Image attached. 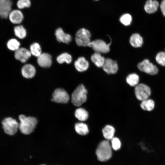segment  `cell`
<instances>
[{"mask_svg":"<svg viewBox=\"0 0 165 165\" xmlns=\"http://www.w3.org/2000/svg\"><path fill=\"white\" fill-rule=\"evenodd\" d=\"M19 119L20 121L19 128L22 133L29 134L33 131L37 123L36 118L20 115L19 116Z\"/></svg>","mask_w":165,"mask_h":165,"instance_id":"cell-1","label":"cell"},{"mask_svg":"<svg viewBox=\"0 0 165 165\" xmlns=\"http://www.w3.org/2000/svg\"><path fill=\"white\" fill-rule=\"evenodd\" d=\"M98 160L102 162L109 160L112 157V147L108 140L101 141L99 144L96 151Z\"/></svg>","mask_w":165,"mask_h":165,"instance_id":"cell-2","label":"cell"},{"mask_svg":"<svg viewBox=\"0 0 165 165\" xmlns=\"http://www.w3.org/2000/svg\"><path fill=\"white\" fill-rule=\"evenodd\" d=\"M87 91L82 84L79 85L72 94L71 101L74 105L79 106L85 102Z\"/></svg>","mask_w":165,"mask_h":165,"instance_id":"cell-3","label":"cell"},{"mask_svg":"<svg viewBox=\"0 0 165 165\" xmlns=\"http://www.w3.org/2000/svg\"><path fill=\"white\" fill-rule=\"evenodd\" d=\"M91 34L87 29L82 28L76 33L75 41L77 44L79 46H89L91 42Z\"/></svg>","mask_w":165,"mask_h":165,"instance_id":"cell-4","label":"cell"},{"mask_svg":"<svg viewBox=\"0 0 165 165\" xmlns=\"http://www.w3.org/2000/svg\"><path fill=\"white\" fill-rule=\"evenodd\" d=\"M2 127L6 134L13 135L17 132L19 123L15 119L11 117L4 119L2 122Z\"/></svg>","mask_w":165,"mask_h":165,"instance_id":"cell-5","label":"cell"},{"mask_svg":"<svg viewBox=\"0 0 165 165\" xmlns=\"http://www.w3.org/2000/svg\"><path fill=\"white\" fill-rule=\"evenodd\" d=\"M134 92L137 98L141 101L148 99L151 93L150 88L143 83L139 84L136 85Z\"/></svg>","mask_w":165,"mask_h":165,"instance_id":"cell-6","label":"cell"},{"mask_svg":"<svg viewBox=\"0 0 165 165\" xmlns=\"http://www.w3.org/2000/svg\"><path fill=\"white\" fill-rule=\"evenodd\" d=\"M111 42L107 43L101 39H97L91 41L89 46L92 48L95 52L100 53H105L110 50Z\"/></svg>","mask_w":165,"mask_h":165,"instance_id":"cell-7","label":"cell"},{"mask_svg":"<svg viewBox=\"0 0 165 165\" xmlns=\"http://www.w3.org/2000/svg\"><path fill=\"white\" fill-rule=\"evenodd\" d=\"M137 66L140 70L150 75H156L158 71L156 66L147 59L139 63Z\"/></svg>","mask_w":165,"mask_h":165,"instance_id":"cell-8","label":"cell"},{"mask_svg":"<svg viewBox=\"0 0 165 165\" xmlns=\"http://www.w3.org/2000/svg\"><path fill=\"white\" fill-rule=\"evenodd\" d=\"M51 101L60 103H67L70 99L69 95L64 89L58 88L55 90L52 95Z\"/></svg>","mask_w":165,"mask_h":165,"instance_id":"cell-9","label":"cell"},{"mask_svg":"<svg viewBox=\"0 0 165 165\" xmlns=\"http://www.w3.org/2000/svg\"><path fill=\"white\" fill-rule=\"evenodd\" d=\"M13 2L12 0H0V17L8 19L9 14L13 9Z\"/></svg>","mask_w":165,"mask_h":165,"instance_id":"cell-10","label":"cell"},{"mask_svg":"<svg viewBox=\"0 0 165 165\" xmlns=\"http://www.w3.org/2000/svg\"><path fill=\"white\" fill-rule=\"evenodd\" d=\"M24 14L21 10L18 9H13L9 13L8 19L13 24L19 25L24 20Z\"/></svg>","mask_w":165,"mask_h":165,"instance_id":"cell-11","label":"cell"},{"mask_svg":"<svg viewBox=\"0 0 165 165\" xmlns=\"http://www.w3.org/2000/svg\"><path fill=\"white\" fill-rule=\"evenodd\" d=\"M102 67L104 70L108 74L116 73L118 68L116 62L110 58L105 59Z\"/></svg>","mask_w":165,"mask_h":165,"instance_id":"cell-12","label":"cell"},{"mask_svg":"<svg viewBox=\"0 0 165 165\" xmlns=\"http://www.w3.org/2000/svg\"><path fill=\"white\" fill-rule=\"evenodd\" d=\"M31 54L30 51L24 48H20L16 50L14 56L16 59L22 63H25L31 57Z\"/></svg>","mask_w":165,"mask_h":165,"instance_id":"cell-13","label":"cell"},{"mask_svg":"<svg viewBox=\"0 0 165 165\" xmlns=\"http://www.w3.org/2000/svg\"><path fill=\"white\" fill-rule=\"evenodd\" d=\"M38 64L41 67L49 68L51 65L52 59L51 56L47 53H42L37 60Z\"/></svg>","mask_w":165,"mask_h":165,"instance_id":"cell-14","label":"cell"},{"mask_svg":"<svg viewBox=\"0 0 165 165\" xmlns=\"http://www.w3.org/2000/svg\"><path fill=\"white\" fill-rule=\"evenodd\" d=\"M57 39L59 42H63L67 44L70 42L72 39L71 35L65 33L61 28L57 29L55 32Z\"/></svg>","mask_w":165,"mask_h":165,"instance_id":"cell-15","label":"cell"},{"mask_svg":"<svg viewBox=\"0 0 165 165\" xmlns=\"http://www.w3.org/2000/svg\"><path fill=\"white\" fill-rule=\"evenodd\" d=\"M36 70L35 67L30 64H27L24 65L22 68L21 73L24 77L31 78L35 75Z\"/></svg>","mask_w":165,"mask_h":165,"instance_id":"cell-16","label":"cell"},{"mask_svg":"<svg viewBox=\"0 0 165 165\" xmlns=\"http://www.w3.org/2000/svg\"><path fill=\"white\" fill-rule=\"evenodd\" d=\"M76 69L79 72L86 70L89 66L88 62L83 57H79L74 63Z\"/></svg>","mask_w":165,"mask_h":165,"instance_id":"cell-17","label":"cell"},{"mask_svg":"<svg viewBox=\"0 0 165 165\" xmlns=\"http://www.w3.org/2000/svg\"><path fill=\"white\" fill-rule=\"evenodd\" d=\"M159 6V3L156 0H148L145 5L144 9L146 13L149 14L156 12Z\"/></svg>","mask_w":165,"mask_h":165,"instance_id":"cell-18","label":"cell"},{"mask_svg":"<svg viewBox=\"0 0 165 165\" xmlns=\"http://www.w3.org/2000/svg\"><path fill=\"white\" fill-rule=\"evenodd\" d=\"M130 43L132 46L137 48L141 47L143 43V39L139 34H133L130 39Z\"/></svg>","mask_w":165,"mask_h":165,"instance_id":"cell-19","label":"cell"},{"mask_svg":"<svg viewBox=\"0 0 165 165\" xmlns=\"http://www.w3.org/2000/svg\"><path fill=\"white\" fill-rule=\"evenodd\" d=\"M91 59L97 67H101L103 66L105 59L101 53L95 52L92 55Z\"/></svg>","mask_w":165,"mask_h":165,"instance_id":"cell-20","label":"cell"},{"mask_svg":"<svg viewBox=\"0 0 165 165\" xmlns=\"http://www.w3.org/2000/svg\"><path fill=\"white\" fill-rule=\"evenodd\" d=\"M13 29L15 35L19 38L23 39L26 36L27 31L23 25H17L14 27Z\"/></svg>","mask_w":165,"mask_h":165,"instance_id":"cell-21","label":"cell"},{"mask_svg":"<svg viewBox=\"0 0 165 165\" xmlns=\"http://www.w3.org/2000/svg\"><path fill=\"white\" fill-rule=\"evenodd\" d=\"M155 106L154 101L151 99H148L142 101L140 104L141 107L143 110L149 112L152 111Z\"/></svg>","mask_w":165,"mask_h":165,"instance_id":"cell-22","label":"cell"},{"mask_svg":"<svg viewBox=\"0 0 165 165\" xmlns=\"http://www.w3.org/2000/svg\"><path fill=\"white\" fill-rule=\"evenodd\" d=\"M102 131L103 136L105 139L111 140L114 137L115 129L112 126L109 125L106 126Z\"/></svg>","mask_w":165,"mask_h":165,"instance_id":"cell-23","label":"cell"},{"mask_svg":"<svg viewBox=\"0 0 165 165\" xmlns=\"http://www.w3.org/2000/svg\"><path fill=\"white\" fill-rule=\"evenodd\" d=\"M75 129L77 133L81 135H86L89 132L87 126L83 123H76L75 125Z\"/></svg>","mask_w":165,"mask_h":165,"instance_id":"cell-24","label":"cell"},{"mask_svg":"<svg viewBox=\"0 0 165 165\" xmlns=\"http://www.w3.org/2000/svg\"><path fill=\"white\" fill-rule=\"evenodd\" d=\"M75 116L78 120L83 121L87 119L88 114L87 111L84 108H79L76 110Z\"/></svg>","mask_w":165,"mask_h":165,"instance_id":"cell-25","label":"cell"},{"mask_svg":"<svg viewBox=\"0 0 165 165\" xmlns=\"http://www.w3.org/2000/svg\"><path fill=\"white\" fill-rule=\"evenodd\" d=\"M139 76L136 73L129 74L126 78L127 82L131 86H136L138 83L139 81Z\"/></svg>","mask_w":165,"mask_h":165,"instance_id":"cell-26","label":"cell"},{"mask_svg":"<svg viewBox=\"0 0 165 165\" xmlns=\"http://www.w3.org/2000/svg\"><path fill=\"white\" fill-rule=\"evenodd\" d=\"M72 58L71 56L67 53H63L59 56L57 58V60L59 64H62L66 62L67 64H70L72 61Z\"/></svg>","mask_w":165,"mask_h":165,"instance_id":"cell-27","label":"cell"},{"mask_svg":"<svg viewBox=\"0 0 165 165\" xmlns=\"http://www.w3.org/2000/svg\"><path fill=\"white\" fill-rule=\"evenodd\" d=\"M30 52L32 55L38 57L42 53V50L40 46L37 43L32 44L30 46Z\"/></svg>","mask_w":165,"mask_h":165,"instance_id":"cell-28","label":"cell"},{"mask_svg":"<svg viewBox=\"0 0 165 165\" xmlns=\"http://www.w3.org/2000/svg\"><path fill=\"white\" fill-rule=\"evenodd\" d=\"M7 45L9 50L16 51L20 48V44L16 39L12 38L8 42Z\"/></svg>","mask_w":165,"mask_h":165,"instance_id":"cell-29","label":"cell"},{"mask_svg":"<svg viewBox=\"0 0 165 165\" xmlns=\"http://www.w3.org/2000/svg\"><path fill=\"white\" fill-rule=\"evenodd\" d=\"M31 5V2L30 0H17L16 3L17 8L21 10L28 8Z\"/></svg>","mask_w":165,"mask_h":165,"instance_id":"cell-30","label":"cell"},{"mask_svg":"<svg viewBox=\"0 0 165 165\" xmlns=\"http://www.w3.org/2000/svg\"><path fill=\"white\" fill-rule=\"evenodd\" d=\"M132 16L128 13L123 14L120 17L119 20L123 25L127 26L130 25L132 21Z\"/></svg>","mask_w":165,"mask_h":165,"instance_id":"cell-31","label":"cell"},{"mask_svg":"<svg viewBox=\"0 0 165 165\" xmlns=\"http://www.w3.org/2000/svg\"><path fill=\"white\" fill-rule=\"evenodd\" d=\"M156 60L159 64L165 66V52H159L156 56Z\"/></svg>","mask_w":165,"mask_h":165,"instance_id":"cell-32","label":"cell"},{"mask_svg":"<svg viewBox=\"0 0 165 165\" xmlns=\"http://www.w3.org/2000/svg\"><path fill=\"white\" fill-rule=\"evenodd\" d=\"M112 147L115 150L119 149L121 146V142L119 139L116 137H113L111 139Z\"/></svg>","mask_w":165,"mask_h":165,"instance_id":"cell-33","label":"cell"},{"mask_svg":"<svg viewBox=\"0 0 165 165\" xmlns=\"http://www.w3.org/2000/svg\"><path fill=\"white\" fill-rule=\"evenodd\" d=\"M160 8L163 14L165 16V0H163L161 2Z\"/></svg>","mask_w":165,"mask_h":165,"instance_id":"cell-34","label":"cell"},{"mask_svg":"<svg viewBox=\"0 0 165 165\" xmlns=\"http://www.w3.org/2000/svg\"><path fill=\"white\" fill-rule=\"evenodd\" d=\"M45 165V164H42V165Z\"/></svg>","mask_w":165,"mask_h":165,"instance_id":"cell-35","label":"cell"},{"mask_svg":"<svg viewBox=\"0 0 165 165\" xmlns=\"http://www.w3.org/2000/svg\"></svg>","mask_w":165,"mask_h":165,"instance_id":"cell-36","label":"cell"},{"mask_svg":"<svg viewBox=\"0 0 165 165\" xmlns=\"http://www.w3.org/2000/svg\"></svg>","mask_w":165,"mask_h":165,"instance_id":"cell-37","label":"cell"}]
</instances>
